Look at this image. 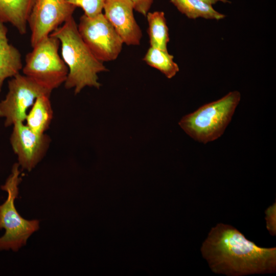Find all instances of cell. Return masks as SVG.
Instances as JSON below:
<instances>
[{
    "label": "cell",
    "mask_w": 276,
    "mask_h": 276,
    "mask_svg": "<svg viewBox=\"0 0 276 276\" xmlns=\"http://www.w3.org/2000/svg\"><path fill=\"white\" fill-rule=\"evenodd\" d=\"M200 251L212 271L228 276L272 273L276 270V247H261L234 226L212 227Z\"/></svg>",
    "instance_id": "1"
},
{
    "label": "cell",
    "mask_w": 276,
    "mask_h": 276,
    "mask_svg": "<svg viewBox=\"0 0 276 276\" xmlns=\"http://www.w3.org/2000/svg\"><path fill=\"white\" fill-rule=\"evenodd\" d=\"M60 42L62 58L68 68L64 87L73 88L77 95L86 86L99 88L98 74L108 71L82 39L77 25L72 17L50 35Z\"/></svg>",
    "instance_id": "2"
},
{
    "label": "cell",
    "mask_w": 276,
    "mask_h": 276,
    "mask_svg": "<svg viewBox=\"0 0 276 276\" xmlns=\"http://www.w3.org/2000/svg\"><path fill=\"white\" fill-rule=\"evenodd\" d=\"M240 100L239 91H231L186 115L179 125L188 135L199 143L214 141L224 133Z\"/></svg>",
    "instance_id": "3"
},
{
    "label": "cell",
    "mask_w": 276,
    "mask_h": 276,
    "mask_svg": "<svg viewBox=\"0 0 276 276\" xmlns=\"http://www.w3.org/2000/svg\"><path fill=\"white\" fill-rule=\"evenodd\" d=\"M19 167L17 163L13 165L11 174L1 187L7 192V198L0 204V229L5 230L4 235L0 237V250L18 251L39 229V220L24 218L15 207V201L22 180Z\"/></svg>",
    "instance_id": "4"
},
{
    "label": "cell",
    "mask_w": 276,
    "mask_h": 276,
    "mask_svg": "<svg viewBox=\"0 0 276 276\" xmlns=\"http://www.w3.org/2000/svg\"><path fill=\"white\" fill-rule=\"evenodd\" d=\"M60 42L49 35L32 48L26 54L23 74L52 92L64 83L68 68L58 51Z\"/></svg>",
    "instance_id": "5"
},
{
    "label": "cell",
    "mask_w": 276,
    "mask_h": 276,
    "mask_svg": "<svg viewBox=\"0 0 276 276\" xmlns=\"http://www.w3.org/2000/svg\"><path fill=\"white\" fill-rule=\"evenodd\" d=\"M77 27L82 39L97 59L103 62L118 58L124 43L104 14L92 17L83 14Z\"/></svg>",
    "instance_id": "6"
},
{
    "label": "cell",
    "mask_w": 276,
    "mask_h": 276,
    "mask_svg": "<svg viewBox=\"0 0 276 276\" xmlns=\"http://www.w3.org/2000/svg\"><path fill=\"white\" fill-rule=\"evenodd\" d=\"M8 91L0 102V118L4 119L5 127L24 123L29 109L35 100L52 91L41 86L29 77L20 73L8 82Z\"/></svg>",
    "instance_id": "7"
},
{
    "label": "cell",
    "mask_w": 276,
    "mask_h": 276,
    "mask_svg": "<svg viewBox=\"0 0 276 276\" xmlns=\"http://www.w3.org/2000/svg\"><path fill=\"white\" fill-rule=\"evenodd\" d=\"M76 8L65 0H34L28 21L32 48L73 17Z\"/></svg>",
    "instance_id": "8"
},
{
    "label": "cell",
    "mask_w": 276,
    "mask_h": 276,
    "mask_svg": "<svg viewBox=\"0 0 276 276\" xmlns=\"http://www.w3.org/2000/svg\"><path fill=\"white\" fill-rule=\"evenodd\" d=\"M10 137L12 150L18 164L22 169L31 171L46 155L51 138L46 133H38L23 122L13 125Z\"/></svg>",
    "instance_id": "9"
},
{
    "label": "cell",
    "mask_w": 276,
    "mask_h": 276,
    "mask_svg": "<svg viewBox=\"0 0 276 276\" xmlns=\"http://www.w3.org/2000/svg\"><path fill=\"white\" fill-rule=\"evenodd\" d=\"M103 10L104 15L124 43L128 45L140 44L142 32L135 19L131 0H106Z\"/></svg>",
    "instance_id": "10"
},
{
    "label": "cell",
    "mask_w": 276,
    "mask_h": 276,
    "mask_svg": "<svg viewBox=\"0 0 276 276\" xmlns=\"http://www.w3.org/2000/svg\"><path fill=\"white\" fill-rule=\"evenodd\" d=\"M8 31L0 21V93L5 80L19 74L23 67L19 51L9 42Z\"/></svg>",
    "instance_id": "11"
},
{
    "label": "cell",
    "mask_w": 276,
    "mask_h": 276,
    "mask_svg": "<svg viewBox=\"0 0 276 276\" xmlns=\"http://www.w3.org/2000/svg\"><path fill=\"white\" fill-rule=\"evenodd\" d=\"M34 2V0H0V21L11 24L20 35H25Z\"/></svg>",
    "instance_id": "12"
},
{
    "label": "cell",
    "mask_w": 276,
    "mask_h": 276,
    "mask_svg": "<svg viewBox=\"0 0 276 276\" xmlns=\"http://www.w3.org/2000/svg\"><path fill=\"white\" fill-rule=\"evenodd\" d=\"M50 95H42L35 100L29 110L25 123L38 133H45L53 118V109Z\"/></svg>",
    "instance_id": "13"
},
{
    "label": "cell",
    "mask_w": 276,
    "mask_h": 276,
    "mask_svg": "<svg viewBox=\"0 0 276 276\" xmlns=\"http://www.w3.org/2000/svg\"><path fill=\"white\" fill-rule=\"evenodd\" d=\"M146 16L148 23V32L150 47L168 51L167 44L169 41V29L164 12H148Z\"/></svg>",
    "instance_id": "14"
},
{
    "label": "cell",
    "mask_w": 276,
    "mask_h": 276,
    "mask_svg": "<svg viewBox=\"0 0 276 276\" xmlns=\"http://www.w3.org/2000/svg\"><path fill=\"white\" fill-rule=\"evenodd\" d=\"M181 13L190 19L199 17L220 20L225 15L215 10L212 5L199 0H170Z\"/></svg>",
    "instance_id": "15"
},
{
    "label": "cell",
    "mask_w": 276,
    "mask_h": 276,
    "mask_svg": "<svg viewBox=\"0 0 276 276\" xmlns=\"http://www.w3.org/2000/svg\"><path fill=\"white\" fill-rule=\"evenodd\" d=\"M174 57L168 51L150 47L143 60L171 79L179 72V66L173 60Z\"/></svg>",
    "instance_id": "16"
},
{
    "label": "cell",
    "mask_w": 276,
    "mask_h": 276,
    "mask_svg": "<svg viewBox=\"0 0 276 276\" xmlns=\"http://www.w3.org/2000/svg\"><path fill=\"white\" fill-rule=\"evenodd\" d=\"M76 7H80L85 15L92 17L102 13L106 0H65Z\"/></svg>",
    "instance_id": "17"
},
{
    "label": "cell",
    "mask_w": 276,
    "mask_h": 276,
    "mask_svg": "<svg viewBox=\"0 0 276 276\" xmlns=\"http://www.w3.org/2000/svg\"><path fill=\"white\" fill-rule=\"evenodd\" d=\"M266 228L269 234L274 236L276 235V203H273L265 210Z\"/></svg>",
    "instance_id": "18"
},
{
    "label": "cell",
    "mask_w": 276,
    "mask_h": 276,
    "mask_svg": "<svg viewBox=\"0 0 276 276\" xmlns=\"http://www.w3.org/2000/svg\"><path fill=\"white\" fill-rule=\"evenodd\" d=\"M134 10L140 14L146 16L149 12L153 0H131Z\"/></svg>",
    "instance_id": "19"
},
{
    "label": "cell",
    "mask_w": 276,
    "mask_h": 276,
    "mask_svg": "<svg viewBox=\"0 0 276 276\" xmlns=\"http://www.w3.org/2000/svg\"><path fill=\"white\" fill-rule=\"evenodd\" d=\"M199 1H202L204 3H207L211 5L215 4L219 2H222L223 3H230V2L228 1V0H199Z\"/></svg>",
    "instance_id": "20"
}]
</instances>
